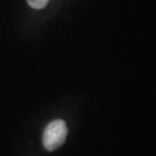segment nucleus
Segmentation results:
<instances>
[{"instance_id":"nucleus-1","label":"nucleus","mask_w":156,"mask_h":156,"mask_svg":"<svg viewBox=\"0 0 156 156\" xmlns=\"http://www.w3.org/2000/svg\"><path fill=\"white\" fill-rule=\"evenodd\" d=\"M67 134V126L62 120H56L49 123L43 134L44 147L49 151L57 149L64 143Z\"/></svg>"},{"instance_id":"nucleus-2","label":"nucleus","mask_w":156,"mask_h":156,"mask_svg":"<svg viewBox=\"0 0 156 156\" xmlns=\"http://www.w3.org/2000/svg\"><path fill=\"white\" fill-rule=\"evenodd\" d=\"M50 0H27L29 5L34 9H43L48 5Z\"/></svg>"}]
</instances>
